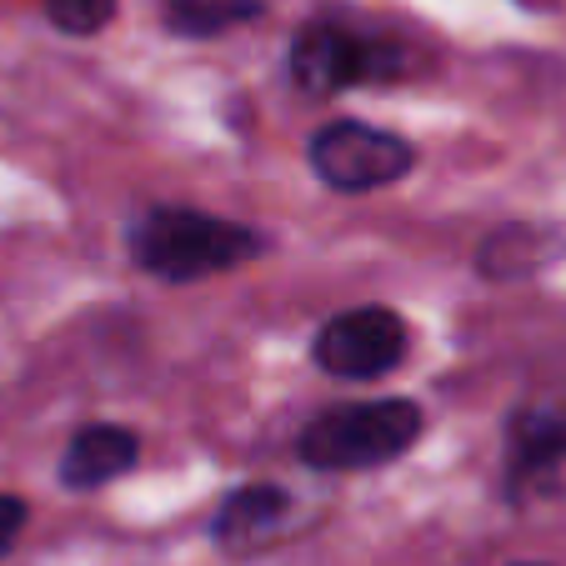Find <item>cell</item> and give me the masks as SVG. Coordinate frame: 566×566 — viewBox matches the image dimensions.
I'll return each mask as SVG.
<instances>
[{
    "label": "cell",
    "instance_id": "9c48e42d",
    "mask_svg": "<svg viewBox=\"0 0 566 566\" xmlns=\"http://www.w3.org/2000/svg\"><path fill=\"white\" fill-rule=\"evenodd\" d=\"M266 0H166V21L181 35H221L241 21H256Z\"/></svg>",
    "mask_w": 566,
    "mask_h": 566
},
{
    "label": "cell",
    "instance_id": "7a4b0ae2",
    "mask_svg": "<svg viewBox=\"0 0 566 566\" xmlns=\"http://www.w3.org/2000/svg\"><path fill=\"white\" fill-rule=\"evenodd\" d=\"M421 437V407L407 396L356 401L316 417L301 431V461L316 471H371L411 451Z\"/></svg>",
    "mask_w": 566,
    "mask_h": 566
},
{
    "label": "cell",
    "instance_id": "5b68a950",
    "mask_svg": "<svg viewBox=\"0 0 566 566\" xmlns=\"http://www.w3.org/2000/svg\"><path fill=\"white\" fill-rule=\"evenodd\" d=\"M407 342V321L391 306H352L321 326L311 356H316L321 371L342 376V381H371V376H386L401 366Z\"/></svg>",
    "mask_w": 566,
    "mask_h": 566
},
{
    "label": "cell",
    "instance_id": "ba28073f",
    "mask_svg": "<svg viewBox=\"0 0 566 566\" xmlns=\"http://www.w3.org/2000/svg\"><path fill=\"white\" fill-rule=\"evenodd\" d=\"M281 522H286V492L281 486H241V492L226 496V506L216 512V546L231 556H251L261 546H271L281 536Z\"/></svg>",
    "mask_w": 566,
    "mask_h": 566
},
{
    "label": "cell",
    "instance_id": "52a82bcc",
    "mask_svg": "<svg viewBox=\"0 0 566 566\" xmlns=\"http://www.w3.org/2000/svg\"><path fill=\"white\" fill-rule=\"evenodd\" d=\"M136 451H140V441L130 427L91 421V427H81L71 437V447H65L61 481L75 486V492H96V486H106V481H116L120 471L136 467Z\"/></svg>",
    "mask_w": 566,
    "mask_h": 566
},
{
    "label": "cell",
    "instance_id": "7c38bea8",
    "mask_svg": "<svg viewBox=\"0 0 566 566\" xmlns=\"http://www.w3.org/2000/svg\"><path fill=\"white\" fill-rule=\"evenodd\" d=\"M516 566H532V562H516Z\"/></svg>",
    "mask_w": 566,
    "mask_h": 566
},
{
    "label": "cell",
    "instance_id": "8fae6325",
    "mask_svg": "<svg viewBox=\"0 0 566 566\" xmlns=\"http://www.w3.org/2000/svg\"><path fill=\"white\" fill-rule=\"evenodd\" d=\"M25 532V502L21 496H0V556L11 552Z\"/></svg>",
    "mask_w": 566,
    "mask_h": 566
},
{
    "label": "cell",
    "instance_id": "277c9868",
    "mask_svg": "<svg viewBox=\"0 0 566 566\" xmlns=\"http://www.w3.org/2000/svg\"><path fill=\"white\" fill-rule=\"evenodd\" d=\"M311 171L336 191H381L411 171V146L366 120H332L311 136Z\"/></svg>",
    "mask_w": 566,
    "mask_h": 566
},
{
    "label": "cell",
    "instance_id": "3957f363",
    "mask_svg": "<svg viewBox=\"0 0 566 566\" xmlns=\"http://www.w3.org/2000/svg\"><path fill=\"white\" fill-rule=\"evenodd\" d=\"M291 75L306 96H342V91L381 86L401 75V51L386 41H366L346 25L311 21L291 41Z\"/></svg>",
    "mask_w": 566,
    "mask_h": 566
},
{
    "label": "cell",
    "instance_id": "30bf717a",
    "mask_svg": "<svg viewBox=\"0 0 566 566\" xmlns=\"http://www.w3.org/2000/svg\"><path fill=\"white\" fill-rule=\"evenodd\" d=\"M41 6L51 25H61L65 35H96L116 15V0H41Z\"/></svg>",
    "mask_w": 566,
    "mask_h": 566
},
{
    "label": "cell",
    "instance_id": "6da1fadb",
    "mask_svg": "<svg viewBox=\"0 0 566 566\" xmlns=\"http://www.w3.org/2000/svg\"><path fill=\"white\" fill-rule=\"evenodd\" d=\"M130 251H136L140 271L160 281H206L221 271L241 266L256 256V231L206 211H181V206H156L136 221L130 231Z\"/></svg>",
    "mask_w": 566,
    "mask_h": 566
},
{
    "label": "cell",
    "instance_id": "8992f818",
    "mask_svg": "<svg viewBox=\"0 0 566 566\" xmlns=\"http://www.w3.org/2000/svg\"><path fill=\"white\" fill-rule=\"evenodd\" d=\"M506 476L516 496L566 486V386L516 411L512 441H506Z\"/></svg>",
    "mask_w": 566,
    "mask_h": 566
}]
</instances>
